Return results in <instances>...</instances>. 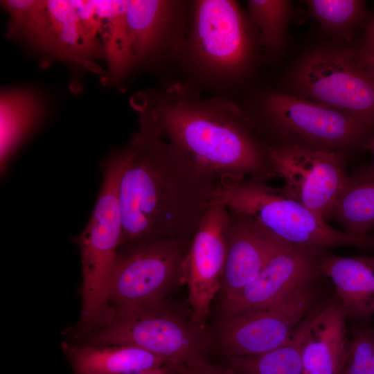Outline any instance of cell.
I'll use <instances>...</instances> for the list:
<instances>
[{"label": "cell", "instance_id": "cell-7", "mask_svg": "<svg viewBox=\"0 0 374 374\" xmlns=\"http://www.w3.org/2000/svg\"><path fill=\"white\" fill-rule=\"evenodd\" d=\"M87 344L132 345L172 364L194 367L208 362L203 333L165 301L113 314Z\"/></svg>", "mask_w": 374, "mask_h": 374}, {"label": "cell", "instance_id": "cell-23", "mask_svg": "<svg viewBox=\"0 0 374 374\" xmlns=\"http://www.w3.org/2000/svg\"><path fill=\"white\" fill-rule=\"evenodd\" d=\"M301 337L299 324L282 346L259 355L225 357V366L233 374H305Z\"/></svg>", "mask_w": 374, "mask_h": 374}, {"label": "cell", "instance_id": "cell-17", "mask_svg": "<svg viewBox=\"0 0 374 374\" xmlns=\"http://www.w3.org/2000/svg\"><path fill=\"white\" fill-rule=\"evenodd\" d=\"M229 213L226 252L219 292L221 301L250 283L283 246L270 239L249 216L230 208Z\"/></svg>", "mask_w": 374, "mask_h": 374}, {"label": "cell", "instance_id": "cell-30", "mask_svg": "<svg viewBox=\"0 0 374 374\" xmlns=\"http://www.w3.org/2000/svg\"><path fill=\"white\" fill-rule=\"evenodd\" d=\"M364 44L374 47V19L366 30Z\"/></svg>", "mask_w": 374, "mask_h": 374}, {"label": "cell", "instance_id": "cell-31", "mask_svg": "<svg viewBox=\"0 0 374 374\" xmlns=\"http://www.w3.org/2000/svg\"><path fill=\"white\" fill-rule=\"evenodd\" d=\"M363 148L370 150L374 157V134L367 140Z\"/></svg>", "mask_w": 374, "mask_h": 374}, {"label": "cell", "instance_id": "cell-29", "mask_svg": "<svg viewBox=\"0 0 374 374\" xmlns=\"http://www.w3.org/2000/svg\"><path fill=\"white\" fill-rule=\"evenodd\" d=\"M172 366L171 364H167L165 366H163L160 368L146 371L141 373H134V374H172Z\"/></svg>", "mask_w": 374, "mask_h": 374}, {"label": "cell", "instance_id": "cell-4", "mask_svg": "<svg viewBox=\"0 0 374 374\" xmlns=\"http://www.w3.org/2000/svg\"><path fill=\"white\" fill-rule=\"evenodd\" d=\"M214 203L249 216L280 245L319 251L337 247L374 251V234L356 235L338 231L264 181L246 179L220 184L216 188Z\"/></svg>", "mask_w": 374, "mask_h": 374}, {"label": "cell", "instance_id": "cell-3", "mask_svg": "<svg viewBox=\"0 0 374 374\" xmlns=\"http://www.w3.org/2000/svg\"><path fill=\"white\" fill-rule=\"evenodd\" d=\"M10 17L7 36L24 45L42 64H78L97 73L106 60L96 1H1Z\"/></svg>", "mask_w": 374, "mask_h": 374}, {"label": "cell", "instance_id": "cell-1", "mask_svg": "<svg viewBox=\"0 0 374 374\" xmlns=\"http://www.w3.org/2000/svg\"><path fill=\"white\" fill-rule=\"evenodd\" d=\"M139 127L159 137L204 177L215 183L275 177L267 145L233 102L203 97L192 85L175 82L139 91L130 99Z\"/></svg>", "mask_w": 374, "mask_h": 374}, {"label": "cell", "instance_id": "cell-25", "mask_svg": "<svg viewBox=\"0 0 374 374\" xmlns=\"http://www.w3.org/2000/svg\"><path fill=\"white\" fill-rule=\"evenodd\" d=\"M307 3L314 18L330 29L344 28L355 23L364 5L358 0H310Z\"/></svg>", "mask_w": 374, "mask_h": 374}, {"label": "cell", "instance_id": "cell-19", "mask_svg": "<svg viewBox=\"0 0 374 374\" xmlns=\"http://www.w3.org/2000/svg\"><path fill=\"white\" fill-rule=\"evenodd\" d=\"M47 101L42 93L29 87H12L0 96L1 170L21 145L37 130L47 113Z\"/></svg>", "mask_w": 374, "mask_h": 374}, {"label": "cell", "instance_id": "cell-13", "mask_svg": "<svg viewBox=\"0 0 374 374\" xmlns=\"http://www.w3.org/2000/svg\"><path fill=\"white\" fill-rule=\"evenodd\" d=\"M188 3L171 0H127L126 21L132 73L179 58Z\"/></svg>", "mask_w": 374, "mask_h": 374}, {"label": "cell", "instance_id": "cell-11", "mask_svg": "<svg viewBox=\"0 0 374 374\" xmlns=\"http://www.w3.org/2000/svg\"><path fill=\"white\" fill-rule=\"evenodd\" d=\"M296 82L310 100L350 114L374 127V78L357 53H312L299 66Z\"/></svg>", "mask_w": 374, "mask_h": 374}, {"label": "cell", "instance_id": "cell-27", "mask_svg": "<svg viewBox=\"0 0 374 374\" xmlns=\"http://www.w3.org/2000/svg\"><path fill=\"white\" fill-rule=\"evenodd\" d=\"M172 374H233L225 366H220L209 362L199 366L171 364Z\"/></svg>", "mask_w": 374, "mask_h": 374}, {"label": "cell", "instance_id": "cell-14", "mask_svg": "<svg viewBox=\"0 0 374 374\" xmlns=\"http://www.w3.org/2000/svg\"><path fill=\"white\" fill-rule=\"evenodd\" d=\"M229 208L215 203L196 232L183 262V283L186 284L190 318L204 332L212 301L220 292L226 252Z\"/></svg>", "mask_w": 374, "mask_h": 374}, {"label": "cell", "instance_id": "cell-26", "mask_svg": "<svg viewBox=\"0 0 374 374\" xmlns=\"http://www.w3.org/2000/svg\"><path fill=\"white\" fill-rule=\"evenodd\" d=\"M374 331L359 329L353 332L344 374H371Z\"/></svg>", "mask_w": 374, "mask_h": 374}, {"label": "cell", "instance_id": "cell-16", "mask_svg": "<svg viewBox=\"0 0 374 374\" xmlns=\"http://www.w3.org/2000/svg\"><path fill=\"white\" fill-rule=\"evenodd\" d=\"M338 299L318 303L300 323L305 374H344L350 340Z\"/></svg>", "mask_w": 374, "mask_h": 374}, {"label": "cell", "instance_id": "cell-32", "mask_svg": "<svg viewBox=\"0 0 374 374\" xmlns=\"http://www.w3.org/2000/svg\"><path fill=\"white\" fill-rule=\"evenodd\" d=\"M371 374H374V348H373V356H372Z\"/></svg>", "mask_w": 374, "mask_h": 374}, {"label": "cell", "instance_id": "cell-2", "mask_svg": "<svg viewBox=\"0 0 374 374\" xmlns=\"http://www.w3.org/2000/svg\"><path fill=\"white\" fill-rule=\"evenodd\" d=\"M119 184L123 234L118 252L173 239L190 245L214 204L217 185L178 152L139 127L123 148Z\"/></svg>", "mask_w": 374, "mask_h": 374}, {"label": "cell", "instance_id": "cell-18", "mask_svg": "<svg viewBox=\"0 0 374 374\" xmlns=\"http://www.w3.org/2000/svg\"><path fill=\"white\" fill-rule=\"evenodd\" d=\"M317 265L332 281L348 317L366 318L374 312V256L341 257L321 251Z\"/></svg>", "mask_w": 374, "mask_h": 374}, {"label": "cell", "instance_id": "cell-28", "mask_svg": "<svg viewBox=\"0 0 374 374\" xmlns=\"http://www.w3.org/2000/svg\"><path fill=\"white\" fill-rule=\"evenodd\" d=\"M357 54L362 64L374 78V47L364 44Z\"/></svg>", "mask_w": 374, "mask_h": 374}, {"label": "cell", "instance_id": "cell-15", "mask_svg": "<svg viewBox=\"0 0 374 374\" xmlns=\"http://www.w3.org/2000/svg\"><path fill=\"white\" fill-rule=\"evenodd\" d=\"M319 252L280 247L250 283L221 301L222 315L265 308L300 288L315 284L321 275L317 265Z\"/></svg>", "mask_w": 374, "mask_h": 374}, {"label": "cell", "instance_id": "cell-8", "mask_svg": "<svg viewBox=\"0 0 374 374\" xmlns=\"http://www.w3.org/2000/svg\"><path fill=\"white\" fill-rule=\"evenodd\" d=\"M264 114L287 144L339 152L362 147L374 127L328 105L290 94L274 93L262 100Z\"/></svg>", "mask_w": 374, "mask_h": 374}, {"label": "cell", "instance_id": "cell-10", "mask_svg": "<svg viewBox=\"0 0 374 374\" xmlns=\"http://www.w3.org/2000/svg\"><path fill=\"white\" fill-rule=\"evenodd\" d=\"M315 284L300 288L269 306L222 315L217 329L225 357L259 355L284 344L319 303Z\"/></svg>", "mask_w": 374, "mask_h": 374}, {"label": "cell", "instance_id": "cell-9", "mask_svg": "<svg viewBox=\"0 0 374 374\" xmlns=\"http://www.w3.org/2000/svg\"><path fill=\"white\" fill-rule=\"evenodd\" d=\"M190 245L161 240L129 252H118L108 294L110 317L118 311L165 301L183 283V262Z\"/></svg>", "mask_w": 374, "mask_h": 374}, {"label": "cell", "instance_id": "cell-22", "mask_svg": "<svg viewBox=\"0 0 374 374\" xmlns=\"http://www.w3.org/2000/svg\"><path fill=\"white\" fill-rule=\"evenodd\" d=\"M96 7L108 65L101 82L104 86L120 85L132 73L127 33V0L96 1Z\"/></svg>", "mask_w": 374, "mask_h": 374}, {"label": "cell", "instance_id": "cell-12", "mask_svg": "<svg viewBox=\"0 0 374 374\" xmlns=\"http://www.w3.org/2000/svg\"><path fill=\"white\" fill-rule=\"evenodd\" d=\"M274 176L284 179L281 192L325 219L348 176L340 152L296 145H267Z\"/></svg>", "mask_w": 374, "mask_h": 374}, {"label": "cell", "instance_id": "cell-5", "mask_svg": "<svg viewBox=\"0 0 374 374\" xmlns=\"http://www.w3.org/2000/svg\"><path fill=\"white\" fill-rule=\"evenodd\" d=\"M247 25L235 1H193L179 58L195 78L226 87L251 62L253 47Z\"/></svg>", "mask_w": 374, "mask_h": 374}, {"label": "cell", "instance_id": "cell-20", "mask_svg": "<svg viewBox=\"0 0 374 374\" xmlns=\"http://www.w3.org/2000/svg\"><path fill=\"white\" fill-rule=\"evenodd\" d=\"M73 374H134L169 364L138 346L116 345H63Z\"/></svg>", "mask_w": 374, "mask_h": 374}, {"label": "cell", "instance_id": "cell-6", "mask_svg": "<svg viewBox=\"0 0 374 374\" xmlns=\"http://www.w3.org/2000/svg\"><path fill=\"white\" fill-rule=\"evenodd\" d=\"M125 152L112 153L103 163V183L92 214L78 237L82 270V323L87 328L101 323L109 314V282L123 234L119 184Z\"/></svg>", "mask_w": 374, "mask_h": 374}, {"label": "cell", "instance_id": "cell-21", "mask_svg": "<svg viewBox=\"0 0 374 374\" xmlns=\"http://www.w3.org/2000/svg\"><path fill=\"white\" fill-rule=\"evenodd\" d=\"M326 217L348 233L370 234L374 229V165L347 176Z\"/></svg>", "mask_w": 374, "mask_h": 374}, {"label": "cell", "instance_id": "cell-24", "mask_svg": "<svg viewBox=\"0 0 374 374\" xmlns=\"http://www.w3.org/2000/svg\"><path fill=\"white\" fill-rule=\"evenodd\" d=\"M247 5L250 17L260 31L262 44L270 51L278 49L285 37L290 1L250 0Z\"/></svg>", "mask_w": 374, "mask_h": 374}]
</instances>
